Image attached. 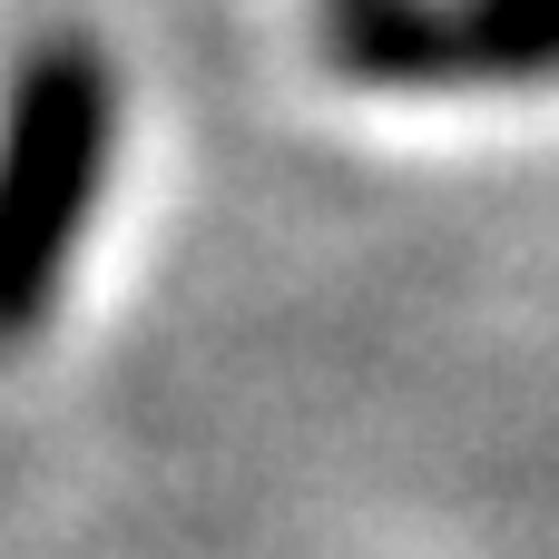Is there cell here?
Listing matches in <instances>:
<instances>
[{
  "label": "cell",
  "instance_id": "6da1fadb",
  "mask_svg": "<svg viewBox=\"0 0 559 559\" xmlns=\"http://www.w3.org/2000/svg\"><path fill=\"white\" fill-rule=\"evenodd\" d=\"M118 157V69L88 29L20 49L0 88V354L39 344Z\"/></svg>",
  "mask_w": 559,
  "mask_h": 559
},
{
  "label": "cell",
  "instance_id": "7a4b0ae2",
  "mask_svg": "<svg viewBox=\"0 0 559 559\" xmlns=\"http://www.w3.org/2000/svg\"><path fill=\"white\" fill-rule=\"evenodd\" d=\"M324 69L364 88H550L559 0H344Z\"/></svg>",
  "mask_w": 559,
  "mask_h": 559
}]
</instances>
